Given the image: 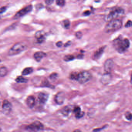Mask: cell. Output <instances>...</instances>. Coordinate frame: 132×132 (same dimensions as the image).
<instances>
[{"label": "cell", "mask_w": 132, "mask_h": 132, "mask_svg": "<svg viewBox=\"0 0 132 132\" xmlns=\"http://www.w3.org/2000/svg\"><path fill=\"white\" fill-rule=\"evenodd\" d=\"M114 47L116 50L120 53H123L129 47L130 43L127 38L122 39L119 37L114 40L113 42Z\"/></svg>", "instance_id": "cell-1"}, {"label": "cell", "mask_w": 132, "mask_h": 132, "mask_svg": "<svg viewBox=\"0 0 132 132\" xmlns=\"http://www.w3.org/2000/svg\"><path fill=\"white\" fill-rule=\"evenodd\" d=\"M122 26V21L119 19L113 20L108 22L105 27V32L112 33L121 28Z\"/></svg>", "instance_id": "cell-2"}, {"label": "cell", "mask_w": 132, "mask_h": 132, "mask_svg": "<svg viewBox=\"0 0 132 132\" xmlns=\"http://www.w3.org/2000/svg\"><path fill=\"white\" fill-rule=\"evenodd\" d=\"M26 44L23 42H19L15 44L9 50L8 54L10 56H14L20 54L27 48Z\"/></svg>", "instance_id": "cell-3"}, {"label": "cell", "mask_w": 132, "mask_h": 132, "mask_svg": "<svg viewBox=\"0 0 132 132\" xmlns=\"http://www.w3.org/2000/svg\"><path fill=\"white\" fill-rule=\"evenodd\" d=\"M124 13V10L121 8H117L112 10L105 17V20L109 22L113 20L117 19V18L123 15Z\"/></svg>", "instance_id": "cell-4"}, {"label": "cell", "mask_w": 132, "mask_h": 132, "mask_svg": "<svg viewBox=\"0 0 132 132\" xmlns=\"http://www.w3.org/2000/svg\"><path fill=\"white\" fill-rule=\"evenodd\" d=\"M92 78V75L88 71H84L78 73L76 81L80 84L88 82Z\"/></svg>", "instance_id": "cell-5"}, {"label": "cell", "mask_w": 132, "mask_h": 132, "mask_svg": "<svg viewBox=\"0 0 132 132\" xmlns=\"http://www.w3.org/2000/svg\"><path fill=\"white\" fill-rule=\"evenodd\" d=\"M44 126L42 123L38 121H36L29 125L26 127L28 131L33 132H37L44 129Z\"/></svg>", "instance_id": "cell-6"}, {"label": "cell", "mask_w": 132, "mask_h": 132, "mask_svg": "<svg viewBox=\"0 0 132 132\" xmlns=\"http://www.w3.org/2000/svg\"><path fill=\"white\" fill-rule=\"evenodd\" d=\"M32 9L33 6L32 5L27 6L17 12L16 14L14 15L13 18L14 19H18L21 17L23 16L32 11Z\"/></svg>", "instance_id": "cell-7"}, {"label": "cell", "mask_w": 132, "mask_h": 132, "mask_svg": "<svg viewBox=\"0 0 132 132\" xmlns=\"http://www.w3.org/2000/svg\"><path fill=\"white\" fill-rule=\"evenodd\" d=\"M114 67V62L111 59L106 60L104 65V70L106 72L110 73Z\"/></svg>", "instance_id": "cell-8"}, {"label": "cell", "mask_w": 132, "mask_h": 132, "mask_svg": "<svg viewBox=\"0 0 132 132\" xmlns=\"http://www.w3.org/2000/svg\"><path fill=\"white\" fill-rule=\"evenodd\" d=\"M65 94L63 92H60L56 95L55 100L56 103L59 105H62L64 101Z\"/></svg>", "instance_id": "cell-9"}, {"label": "cell", "mask_w": 132, "mask_h": 132, "mask_svg": "<svg viewBox=\"0 0 132 132\" xmlns=\"http://www.w3.org/2000/svg\"><path fill=\"white\" fill-rule=\"evenodd\" d=\"M12 106L11 103L7 100H5L3 102L2 104V110L6 114L10 112L12 109Z\"/></svg>", "instance_id": "cell-10"}, {"label": "cell", "mask_w": 132, "mask_h": 132, "mask_svg": "<svg viewBox=\"0 0 132 132\" xmlns=\"http://www.w3.org/2000/svg\"><path fill=\"white\" fill-rule=\"evenodd\" d=\"M35 37L37 39L38 42L39 43L43 42L45 39V32L43 31H37L35 33Z\"/></svg>", "instance_id": "cell-11"}, {"label": "cell", "mask_w": 132, "mask_h": 132, "mask_svg": "<svg viewBox=\"0 0 132 132\" xmlns=\"http://www.w3.org/2000/svg\"><path fill=\"white\" fill-rule=\"evenodd\" d=\"M112 79V75L110 73L105 72L102 76L101 78V82L104 84L109 83Z\"/></svg>", "instance_id": "cell-12"}, {"label": "cell", "mask_w": 132, "mask_h": 132, "mask_svg": "<svg viewBox=\"0 0 132 132\" xmlns=\"http://www.w3.org/2000/svg\"><path fill=\"white\" fill-rule=\"evenodd\" d=\"M46 54L43 52H37L34 54L33 57L36 61L39 62L43 58L46 56Z\"/></svg>", "instance_id": "cell-13"}, {"label": "cell", "mask_w": 132, "mask_h": 132, "mask_svg": "<svg viewBox=\"0 0 132 132\" xmlns=\"http://www.w3.org/2000/svg\"><path fill=\"white\" fill-rule=\"evenodd\" d=\"M38 98L41 104H45L47 102L48 96L46 93L42 92L38 95Z\"/></svg>", "instance_id": "cell-14"}, {"label": "cell", "mask_w": 132, "mask_h": 132, "mask_svg": "<svg viewBox=\"0 0 132 132\" xmlns=\"http://www.w3.org/2000/svg\"><path fill=\"white\" fill-rule=\"evenodd\" d=\"M26 104L31 108H33L35 104V98L33 96H29L26 99Z\"/></svg>", "instance_id": "cell-15"}, {"label": "cell", "mask_w": 132, "mask_h": 132, "mask_svg": "<svg viewBox=\"0 0 132 132\" xmlns=\"http://www.w3.org/2000/svg\"><path fill=\"white\" fill-rule=\"evenodd\" d=\"M104 49H105V47H102L100 48L99 49H98V50L95 52L93 55V58L94 59L96 60L99 59L104 53Z\"/></svg>", "instance_id": "cell-16"}, {"label": "cell", "mask_w": 132, "mask_h": 132, "mask_svg": "<svg viewBox=\"0 0 132 132\" xmlns=\"http://www.w3.org/2000/svg\"><path fill=\"white\" fill-rule=\"evenodd\" d=\"M33 69L32 68H27L24 69L22 72L23 75L25 76L30 74L33 72Z\"/></svg>", "instance_id": "cell-17"}, {"label": "cell", "mask_w": 132, "mask_h": 132, "mask_svg": "<svg viewBox=\"0 0 132 132\" xmlns=\"http://www.w3.org/2000/svg\"><path fill=\"white\" fill-rule=\"evenodd\" d=\"M71 111V109L68 107L66 106L64 107L62 110H61V113L64 116H67L69 115Z\"/></svg>", "instance_id": "cell-18"}, {"label": "cell", "mask_w": 132, "mask_h": 132, "mask_svg": "<svg viewBox=\"0 0 132 132\" xmlns=\"http://www.w3.org/2000/svg\"><path fill=\"white\" fill-rule=\"evenodd\" d=\"M8 69L5 67H1L0 69V77H3L6 75L8 73Z\"/></svg>", "instance_id": "cell-19"}, {"label": "cell", "mask_w": 132, "mask_h": 132, "mask_svg": "<svg viewBox=\"0 0 132 132\" xmlns=\"http://www.w3.org/2000/svg\"><path fill=\"white\" fill-rule=\"evenodd\" d=\"M15 80L17 83H26L28 81V80L27 79L24 78L22 76L18 77Z\"/></svg>", "instance_id": "cell-20"}, {"label": "cell", "mask_w": 132, "mask_h": 132, "mask_svg": "<svg viewBox=\"0 0 132 132\" xmlns=\"http://www.w3.org/2000/svg\"><path fill=\"white\" fill-rule=\"evenodd\" d=\"M74 59V57L72 55H68L65 56L64 58V60L66 62L71 61Z\"/></svg>", "instance_id": "cell-21"}, {"label": "cell", "mask_w": 132, "mask_h": 132, "mask_svg": "<svg viewBox=\"0 0 132 132\" xmlns=\"http://www.w3.org/2000/svg\"><path fill=\"white\" fill-rule=\"evenodd\" d=\"M64 27L66 29H68L70 26V22L68 20H65L63 21Z\"/></svg>", "instance_id": "cell-22"}, {"label": "cell", "mask_w": 132, "mask_h": 132, "mask_svg": "<svg viewBox=\"0 0 132 132\" xmlns=\"http://www.w3.org/2000/svg\"><path fill=\"white\" fill-rule=\"evenodd\" d=\"M78 73L76 72H74L70 74V78L71 80H76L78 77Z\"/></svg>", "instance_id": "cell-23"}, {"label": "cell", "mask_w": 132, "mask_h": 132, "mask_svg": "<svg viewBox=\"0 0 132 132\" xmlns=\"http://www.w3.org/2000/svg\"><path fill=\"white\" fill-rule=\"evenodd\" d=\"M56 2V4L59 6L63 7L65 4V1L64 0H57Z\"/></svg>", "instance_id": "cell-24"}, {"label": "cell", "mask_w": 132, "mask_h": 132, "mask_svg": "<svg viewBox=\"0 0 132 132\" xmlns=\"http://www.w3.org/2000/svg\"><path fill=\"white\" fill-rule=\"evenodd\" d=\"M125 117L127 120H132V114L130 112H127L125 114Z\"/></svg>", "instance_id": "cell-25"}, {"label": "cell", "mask_w": 132, "mask_h": 132, "mask_svg": "<svg viewBox=\"0 0 132 132\" xmlns=\"http://www.w3.org/2000/svg\"><path fill=\"white\" fill-rule=\"evenodd\" d=\"M81 112V108L79 107H76L74 109V112L75 113V116L80 114Z\"/></svg>", "instance_id": "cell-26"}, {"label": "cell", "mask_w": 132, "mask_h": 132, "mask_svg": "<svg viewBox=\"0 0 132 132\" xmlns=\"http://www.w3.org/2000/svg\"><path fill=\"white\" fill-rule=\"evenodd\" d=\"M58 74L56 73H53L50 74V78L52 80H56V78L57 77Z\"/></svg>", "instance_id": "cell-27"}, {"label": "cell", "mask_w": 132, "mask_h": 132, "mask_svg": "<svg viewBox=\"0 0 132 132\" xmlns=\"http://www.w3.org/2000/svg\"><path fill=\"white\" fill-rule=\"evenodd\" d=\"M131 26H132V21L130 20L128 21L125 25V27L126 28L131 27Z\"/></svg>", "instance_id": "cell-28"}, {"label": "cell", "mask_w": 132, "mask_h": 132, "mask_svg": "<svg viewBox=\"0 0 132 132\" xmlns=\"http://www.w3.org/2000/svg\"><path fill=\"white\" fill-rule=\"evenodd\" d=\"M75 35L77 38L78 39H81L82 38L83 34L81 32H78L76 33Z\"/></svg>", "instance_id": "cell-29"}, {"label": "cell", "mask_w": 132, "mask_h": 132, "mask_svg": "<svg viewBox=\"0 0 132 132\" xmlns=\"http://www.w3.org/2000/svg\"><path fill=\"white\" fill-rule=\"evenodd\" d=\"M84 115V113L83 112H81L80 114L77 115H76L75 117L77 119H80V118H81V117H83Z\"/></svg>", "instance_id": "cell-30"}, {"label": "cell", "mask_w": 132, "mask_h": 132, "mask_svg": "<svg viewBox=\"0 0 132 132\" xmlns=\"http://www.w3.org/2000/svg\"><path fill=\"white\" fill-rule=\"evenodd\" d=\"M54 2V0H47L45 1V2L46 4L48 5H50L52 4Z\"/></svg>", "instance_id": "cell-31"}, {"label": "cell", "mask_w": 132, "mask_h": 132, "mask_svg": "<svg viewBox=\"0 0 132 132\" xmlns=\"http://www.w3.org/2000/svg\"><path fill=\"white\" fill-rule=\"evenodd\" d=\"M6 7H2L0 8V12L1 14L3 13L5 11H6Z\"/></svg>", "instance_id": "cell-32"}, {"label": "cell", "mask_w": 132, "mask_h": 132, "mask_svg": "<svg viewBox=\"0 0 132 132\" xmlns=\"http://www.w3.org/2000/svg\"><path fill=\"white\" fill-rule=\"evenodd\" d=\"M56 45L57 47H61L62 45V42L61 41H59L56 44Z\"/></svg>", "instance_id": "cell-33"}, {"label": "cell", "mask_w": 132, "mask_h": 132, "mask_svg": "<svg viewBox=\"0 0 132 132\" xmlns=\"http://www.w3.org/2000/svg\"><path fill=\"white\" fill-rule=\"evenodd\" d=\"M90 14V12L88 10L84 11L83 13V15L85 16L89 15Z\"/></svg>", "instance_id": "cell-34"}, {"label": "cell", "mask_w": 132, "mask_h": 132, "mask_svg": "<svg viewBox=\"0 0 132 132\" xmlns=\"http://www.w3.org/2000/svg\"><path fill=\"white\" fill-rule=\"evenodd\" d=\"M71 42L69 41H68L64 45V46L65 47H67L68 46H69V45H71Z\"/></svg>", "instance_id": "cell-35"}, {"label": "cell", "mask_w": 132, "mask_h": 132, "mask_svg": "<svg viewBox=\"0 0 132 132\" xmlns=\"http://www.w3.org/2000/svg\"><path fill=\"white\" fill-rule=\"evenodd\" d=\"M83 54H79L77 56V58L79 59H81L83 58Z\"/></svg>", "instance_id": "cell-36"}, {"label": "cell", "mask_w": 132, "mask_h": 132, "mask_svg": "<svg viewBox=\"0 0 132 132\" xmlns=\"http://www.w3.org/2000/svg\"><path fill=\"white\" fill-rule=\"evenodd\" d=\"M73 132H81V131L80 130H79V129H76Z\"/></svg>", "instance_id": "cell-37"}, {"label": "cell", "mask_w": 132, "mask_h": 132, "mask_svg": "<svg viewBox=\"0 0 132 132\" xmlns=\"http://www.w3.org/2000/svg\"><path fill=\"white\" fill-rule=\"evenodd\" d=\"M131 84H132V75H131Z\"/></svg>", "instance_id": "cell-38"}]
</instances>
